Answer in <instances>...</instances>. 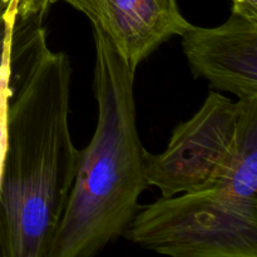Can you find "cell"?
Wrapping results in <instances>:
<instances>
[{
  "instance_id": "277c9868",
  "label": "cell",
  "mask_w": 257,
  "mask_h": 257,
  "mask_svg": "<svg viewBox=\"0 0 257 257\" xmlns=\"http://www.w3.org/2000/svg\"><path fill=\"white\" fill-rule=\"evenodd\" d=\"M123 236L167 257H257V197L227 186L161 197Z\"/></svg>"
},
{
  "instance_id": "52a82bcc",
  "label": "cell",
  "mask_w": 257,
  "mask_h": 257,
  "mask_svg": "<svg viewBox=\"0 0 257 257\" xmlns=\"http://www.w3.org/2000/svg\"><path fill=\"white\" fill-rule=\"evenodd\" d=\"M9 12L17 14V19L37 20L43 23L50 8V0H2Z\"/></svg>"
},
{
  "instance_id": "5b68a950",
  "label": "cell",
  "mask_w": 257,
  "mask_h": 257,
  "mask_svg": "<svg viewBox=\"0 0 257 257\" xmlns=\"http://www.w3.org/2000/svg\"><path fill=\"white\" fill-rule=\"evenodd\" d=\"M60 2L83 13L93 28L104 33L135 73L161 45L192 25L178 0H50V5Z\"/></svg>"
},
{
  "instance_id": "9c48e42d",
  "label": "cell",
  "mask_w": 257,
  "mask_h": 257,
  "mask_svg": "<svg viewBox=\"0 0 257 257\" xmlns=\"http://www.w3.org/2000/svg\"><path fill=\"white\" fill-rule=\"evenodd\" d=\"M232 13L238 17L257 22V0H231Z\"/></svg>"
},
{
  "instance_id": "3957f363",
  "label": "cell",
  "mask_w": 257,
  "mask_h": 257,
  "mask_svg": "<svg viewBox=\"0 0 257 257\" xmlns=\"http://www.w3.org/2000/svg\"><path fill=\"white\" fill-rule=\"evenodd\" d=\"M145 172L165 198L220 186L257 197V97L232 100L211 89L163 152L146 151Z\"/></svg>"
},
{
  "instance_id": "8992f818",
  "label": "cell",
  "mask_w": 257,
  "mask_h": 257,
  "mask_svg": "<svg viewBox=\"0 0 257 257\" xmlns=\"http://www.w3.org/2000/svg\"><path fill=\"white\" fill-rule=\"evenodd\" d=\"M181 39L195 78L238 99L257 97V22L231 14L215 28L191 25Z\"/></svg>"
},
{
  "instance_id": "6da1fadb",
  "label": "cell",
  "mask_w": 257,
  "mask_h": 257,
  "mask_svg": "<svg viewBox=\"0 0 257 257\" xmlns=\"http://www.w3.org/2000/svg\"><path fill=\"white\" fill-rule=\"evenodd\" d=\"M72 65L37 20L17 19L10 52L7 152L0 181V257H45L72 188Z\"/></svg>"
},
{
  "instance_id": "ba28073f",
  "label": "cell",
  "mask_w": 257,
  "mask_h": 257,
  "mask_svg": "<svg viewBox=\"0 0 257 257\" xmlns=\"http://www.w3.org/2000/svg\"><path fill=\"white\" fill-rule=\"evenodd\" d=\"M17 14L9 12L5 7V3L0 0V78H2L3 69L9 59L12 52V39L14 32Z\"/></svg>"
},
{
  "instance_id": "7a4b0ae2",
  "label": "cell",
  "mask_w": 257,
  "mask_h": 257,
  "mask_svg": "<svg viewBox=\"0 0 257 257\" xmlns=\"http://www.w3.org/2000/svg\"><path fill=\"white\" fill-rule=\"evenodd\" d=\"M98 120L78 151L74 181L45 257H95L124 235L150 186L128 68L104 33L93 28Z\"/></svg>"
}]
</instances>
